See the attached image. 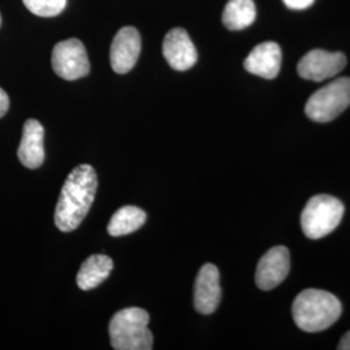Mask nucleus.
<instances>
[{
	"instance_id": "f257e3e1",
	"label": "nucleus",
	"mask_w": 350,
	"mask_h": 350,
	"mask_svg": "<svg viewBox=\"0 0 350 350\" xmlns=\"http://www.w3.org/2000/svg\"><path fill=\"white\" fill-rule=\"evenodd\" d=\"M96 189L98 175L92 166L79 165L68 175L55 211V225L62 232H72L82 224Z\"/></svg>"
},
{
	"instance_id": "f03ea898",
	"label": "nucleus",
	"mask_w": 350,
	"mask_h": 350,
	"mask_svg": "<svg viewBox=\"0 0 350 350\" xmlns=\"http://www.w3.org/2000/svg\"><path fill=\"white\" fill-rule=\"evenodd\" d=\"M341 302L322 289H305L293 301L295 323L305 332H321L334 325L341 315Z\"/></svg>"
},
{
	"instance_id": "7ed1b4c3",
	"label": "nucleus",
	"mask_w": 350,
	"mask_h": 350,
	"mask_svg": "<svg viewBox=\"0 0 350 350\" xmlns=\"http://www.w3.org/2000/svg\"><path fill=\"white\" fill-rule=\"evenodd\" d=\"M148 325L150 314L142 308H127L114 314L109 323L113 349H152L153 335Z\"/></svg>"
},
{
	"instance_id": "20e7f679",
	"label": "nucleus",
	"mask_w": 350,
	"mask_h": 350,
	"mask_svg": "<svg viewBox=\"0 0 350 350\" xmlns=\"http://www.w3.org/2000/svg\"><path fill=\"white\" fill-rule=\"evenodd\" d=\"M344 204L329 195H317L308 201L301 214L304 234L312 240L325 238L341 222Z\"/></svg>"
},
{
	"instance_id": "39448f33",
	"label": "nucleus",
	"mask_w": 350,
	"mask_h": 350,
	"mask_svg": "<svg viewBox=\"0 0 350 350\" xmlns=\"http://www.w3.org/2000/svg\"><path fill=\"white\" fill-rule=\"evenodd\" d=\"M350 105V78L342 77L319 88L309 98L305 112L315 122H329Z\"/></svg>"
},
{
	"instance_id": "423d86ee",
	"label": "nucleus",
	"mask_w": 350,
	"mask_h": 350,
	"mask_svg": "<svg viewBox=\"0 0 350 350\" xmlns=\"http://www.w3.org/2000/svg\"><path fill=\"white\" fill-rule=\"evenodd\" d=\"M52 68L66 81H75L90 73L88 51L79 39L59 42L52 51Z\"/></svg>"
},
{
	"instance_id": "0eeeda50",
	"label": "nucleus",
	"mask_w": 350,
	"mask_h": 350,
	"mask_svg": "<svg viewBox=\"0 0 350 350\" xmlns=\"http://www.w3.org/2000/svg\"><path fill=\"white\" fill-rule=\"evenodd\" d=\"M347 65V57L341 52L313 50L308 52L297 65V72L304 79L322 82L338 75Z\"/></svg>"
},
{
	"instance_id": "6e6552de",
	"label": "nucleus",
	"mask_w": 350,
	"mask_h": 350,
	"mask_svg": "<svg viewBox=\"0 0 350 350\" xmlns=\"http://www.w3.org/2000/svg\"><path fill=\"white\" fill-rule=\"evenodd\" d=\"M142 51V39L138 30L133 26L120 29L113 38L111 46V65L118 75L129 73L138 62Z\"/></svg>"
},
{
	"instance_id": "1a4fd4ad",
	"label": "nucleus",
	"mask_w": 350,
	"mask_h": 350,
	"mask_svg": "<svg viewBox=\"0 0 350 350\" xmlns=\"http://www.w3.org/2000/svg\"><path fill=\"white\" fill-rule=\"evenodd\" d=\"M163 53L167 64L178 72H186L198 62V51L182 27L172 29L163 39Z\"/></svg>"
},
{
	"instance_id": "9d476101",
	"label": "nucleus",
	"mask_w": 350,
	"mask_h": 350,
	"mask_svg": "<svg viewBox=\"0 0 350 350\" xmlns=\"http://www.w3.org/2000/svg\"><path fill=\"white\" fill-rule=\"evenodd\" d=\"M289 250L286 247H274L267 250L256 270V284L262 291L278 287L289 273Z\"/></svg>"
},
{
	"instance_id": "9b49d317",
	"label": "nucleus",
	"mask_w": 350,
	"mask_h": 350,
	"mask_svg": "<svg viewBox=\"0 0 350 350\" xmlns=\"http://www.w3.org/2000/svg\"><path fill=\"white\" fill-rule=\"evenodd\" d=\"M222 297L219 271L213 263H205L199 271L195 293H193V305L195 309L201 314H212L217 310Z\"/></svg>"
},
{
	"instance_id": "f8f14e48",
	"label": "nucleus",
	"mask_w": 350,
	"mask_h": 350,
	"mask_svg": "<svg viewBox=\"0 0 350 350\" xmlns=\"http://www.w3.org/2000/svg\"><path fill=\"white\" fill-rule=\"evenodd\" d=\"M282 50L275 42H263L250 51L244 68L250 75L274 79L280 72Z\"/></svg>"
},
{
	"instance_id": "ddd939ff",
	"label": "nucleus",
	"mask_w": 350,
	"mask_h": 350,
	"mask_svg": "<svg viewBox=\"0 0 350 350\" xmlns=\"http://www.w3.org/2000/svg\"><path fill=\"white\" fill-rule=\"evenodd\" d=\"M17 154L27 169H38L44 163V129L37 120L26 121Z\"/></svg>"
},
{
	"instance_id": "4468645a",
	"label": "nucleus",
	"mask_w": 350,
	"mask_h": 350,
	"mask_svg": "<svg viewBox=\"0 0 350 350\" xmlns=\"http://www.w3.org/2000/svg\"><path fill=\"white\" fill-rule=\"evenodd\" d=\"M112 270L111 257L105 254H94L82 263L77 274V284L82 291H91L99 287L105 279H108Z\"/></svg>"
},
{
	"instance_id": "2eb2a0df",
	"label": "nucleus",
	"mask_w": 350,
	"mask_h": 350,
	"mask_svg": "<svg viewBox=\"0 0 350 350\" xmlns=\"http://www.w3.org/2000/svg\"><path fill=\"white\" fill-rule=\"evenodd\" d=\"M147 221V214L138 206L127 205L114 213L108 225L111 237H125L135 232Z\"/></svg>"
},
{
	"instance_id": "dca6fc26",
	"label": "nucleus",
	"mask_w": 350,
	"mask_h": 350,
	"mask_svg": "<svg viewBox=\"0 0 350 350\" xmlns=\"http://www.w3.org/2000/svg\"><path fill=\"white\" fill-rule=\"evenodd\" d=\"M256 4L253 0H228L226 4L222 21L228 30H243L256 20Z\"/></svg>"
},
{
	"instance_id": "f3484780",
	"label": "nucleus",
	"mask_w": 350,
	"mask_h": 350,
	"mask_svg": "<svg viewBox=\"0 0 350 350\" xmlns=\"http://www.w3.org/2000/svg\"><path fill=\"white\" fill-rule=\"evenodd\" d=\"M26 8L39 17H55L63 12L66 0H23Z\"/></svg>"
},
{
	"instance_id": "a211bd4d",
	"label": "nucleus",
	"mask_w": 350,
	"mask_h": 350,
	"mask_svg": "<svg viewBox=\"0 0 350 350\" xmlns=\"http://www.w3.org/2000/svg\"><path fill=\"white\" fill-rule=\"evenodd\" d=\"M283 3L291 10L296 11H302L309 8L314 3V0H283Z\"/></svg>"
},
{
	"instance_id": "6ab92c4d",
	"label": "nucleus",
	"mask_w": 350,
	"mask_h": 350,
	"mask_svg": "<svg viewBox=\"0 0 350 350\" xmlns=\"http://www.w3.org/2000/svg\"><path fill=\"white\" fill-rule=\"evenodd\" d=\"M8 109H10V98L7 92L3 88H0V118L7 114Z\"/></svg>"
},
{
	"instance_id": "aec40b11",
	"label": "nucleus",
	"mask_w": 350,
	"mask_h": 350,
	"mask_svg": "<svg viewBox=\"0 0 350 350\" xmlns=\"http://www.w3.org/2000/svg\"><path fill=\"white\" fill-rule=\"evenodd\" d=\"M338 350H350V331L347 332L340 340L338 345Z\"/></svg>"
},
{
	"instance_id": "412c9836",
	"label": "nucleus",
	"mask_w": 350,
	"mask_h": 350,
	"mask_svg": "<svg viewBox=\"0 0 350 350\" xmlns=\"http://www.w3.org/2000/svg\"><path fill=\"white\" fill-rule=\"evenodd\" d=\"M0 26H1V14H0Z\"/></svg>"
}]
</instances>
